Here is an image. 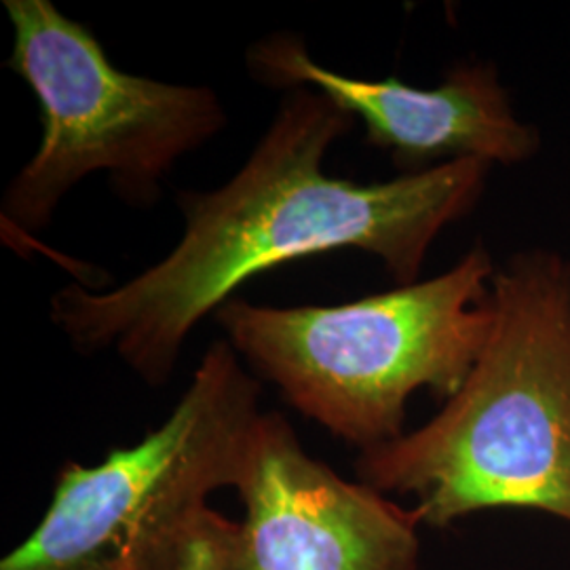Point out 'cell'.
Segmentation results:
<instances>
[{
	"mask_svg": "<svg viewBox=\"0 0 570 570\" xmlns=\"http://www.w3.org/2000/svg\"><path fill=\"white\" fill-rule=\"evenodd\" d=\"M353 122L322 91L289 89L228 183L180 195L183 239L164 261L110 292L66 285L51 298L53 324L77 351H112L161 387L190 332L271 268L357 249L397 285L421 282L438 237L484 199L492 165L456 161L370 184L327 176V150Z\"/></svg>",
	"mask_w": 570,
	"mask_h": 570,
	"instance_id": "6da1fadb",
	"label": "cell"
},
{
	"mask_svg": "<svg viewBox=\"0 0 570 570\" xmlns=\"http://www.w3.org/2000/svg\"><path fill=\"white\" fill-rule=\"evenodd\" d=\"M489 341L423 428L355 459L357 480L412 494L421 524L490 510L570 527V258L530 245L497 265Z\"/></svg>",
	"mask_w": 570,
	"mask_h": 570,
	"instance_id": "7a4b0ae2",
	"label": "cell"
},
{
	"mask_svg": "<svg viewBox=\"0 0 570 570\" xmlns=\"http://www.w3.org/2000/svg\"><path fill=\"white\" fill-rule=\"evenodd\" d=\"M494 271L475 244L431 279L334 306L230 298L216 322L289 406L362 452L406 433L416 391L446 402L465 383L489 341Z\"/></svg>",
	"mask_w": 570,
	"mask_h": 570,
	"instance_id": "3957f363",
	"label": "cell"
},
{
	"mask_svg": "<svg viewBox=\"0 0 570 570\" xmlns=\"http://www.w3.org/2000/svg\"><path fill=\"white\" fill-rule=\"evenodd\" d=\"M258 397L239 353L212 343L161 428L98 465L60 469L39 527L0 570H174L207 499L239 484Z\"/></svg>",
	"mask_w": 570,
	"mask_h": 570,
	"instance_id": "277c9868",
	"label": "cell"
},
{
	"mask_svg": "<svg viewBox=\"0 0 570 570\" xmlns=\"http://www.w3.org/2000/svg\"><path fill=\"white\" fill-rule=\"evenodd\" d=\"M13 26L7 68L41 106L39 150L11 180L2 226L28 239L47 228L66 193L106 171L127 202L153 204L184 155L218 136L216 91L119 70L102 42L49 0H4Z\"/></svg>",
	"mask_w": 570,
	"mask_h": 570,
	"instance_id": "5b68a950",
	"label": "cell"
},
{
	"mask_svg": "<svg viewBox=\"0 0 570 570\" xmlns=\"http://www.w3.org/2000/svg\"><path fill=\"white\" fill-rule=\"evenodd\" d=\"M230 570H421V518L306 452L289 421L263 412L237 484Z\"/></svg>",
	"mask_w": 570,
	"mask_h": 570,
	"instance_id": "8992f818",
	"label": "cell"
},
{
	"mask_svg": "<svg viewBox=\"0 0 570 570\" xmlns=\"http://www.w3.org/2000/svg\"><path fill=\"white\" fill-rule=\"evenodd\" d=\"M247 66L268 87L322 91L364 122L366 142L385 150L402 174L456 161L518 167L543 148L539 127L518 115L492 61H459L438 87L370 81L320 66L301 37L279 32L249 47Z\"/></svg>",
	"mask_w": 570,
	"mask_h": 570,
	"instance_id": "52a82bcc",
	"label": "cell"
},
{
	"mask_svg": "<svg viewBox=\"0 0 570 570\" xmlns=\"http://www.w3.org/2000/svg\"><path fill=\"white\" fill-rule=\"evenodd\" d=\"M235 529L237 522L209 508L188 534L174 570H230Z\"/></svg>",
	"mask_w": 570,
	"mask_h": 570,
	"instance_id": "ba28073f",
	"label": "cell"
}]
</instances>
